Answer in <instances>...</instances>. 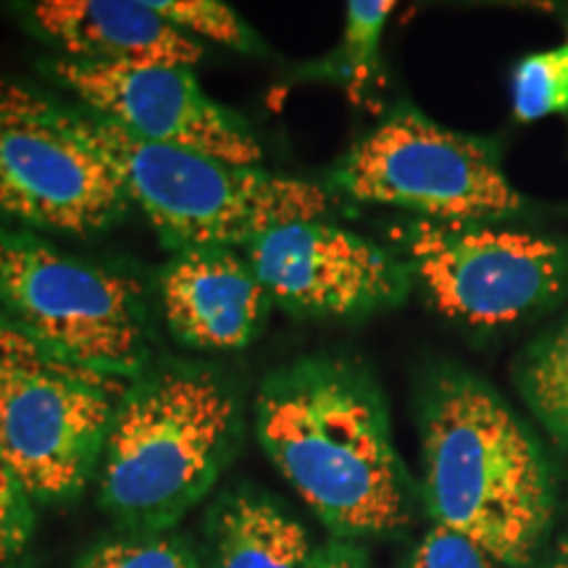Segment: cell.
Wrapping results in <instances>:
<instances>
[{
  "mask_svg": "<svg viewBox=\"0 0 568 568\" xmlns=\"http://www.w3.org/2000/svg\"><path fill=\"white\" fill-rule=\"evenodd\" d=\"M240 408L219 374L163 366L132 382L101 458V497L138 529L172 527L232 456Z\"/></svg>",
  "mask_w": 568,
  "mask_h": 568,
  "instance_id": "cell-3",
  "label": "cell"
},
{
  "mask_svg": "<svg viewBox=\"0 0 568 568\" xmlns=\"http://www.w3.org/2000/svg\"><path fill=\"white\" fill-rule=\"evenodd\" d=\"M424 497L435 524L508 568L535 564L552 516L548 456L495 389L464 372L432 379L422 406Z\"/></svg>",
  "mask_w": 568,
  "mask_h": 568,
  "instance_id": "cell-2",
  "label": "cell"
},
{
  "mask_svg": "<svg viewBox=\"0 0 568 568\" xmlns=\"http://www.w3.org/2000/svg\"><path fill=\"white\" fill-rule=\"evenodd\" d=\"M153 11L195 42L209 40L237 53L261 51V40L237 17L232 6L219 0H151Z\"/></svg>",
  "mask_w": 568,
  "mask_h": 568,
  "instance_id": "cell-18",
  "label": "cell"
},
{
  "mask_svg": "<svg viewBox=\"0 0 568 568\" xmlns=\"http://www.w3.org/2000/svg\"><path fill=\"white\" fill-rule=\"evenodd\" d=\"M63 122L90 142L174 251L240 247L274 226L322 219L329 195L314 182L264 166H237L213 155L132 138L88 109L59 103Z\"/></svg>",
  "mask_w": 568,
  "mask_h": 568,
  "instance_id": "cell-4",
  "label": "cell"
},
{
  "mask_svg": "<svg viewBox=\"0 0 568 568\" xmlns=\"http://www.w3.org/2000/svg\"><path fill=\"white\" fill-rule=\"evenodd\" d=\"M332 184L429 222H497L524 209L489 142L400 105L343 155Z\"/></svg>",
  "mask_w": 568,
  "mask_h": 568,
  "instance_id": "cell-6",
  "label": "cell"
},
{
  "mask_svg": "<svg viewBox=\"0 0 568 568\" xmlns=\"http://www.w3.org/2000/svg\"><path fill=\"white\" fill-rule=\"evenodd\" d=\"M410 274L439 314L497 329L550 308L568 293V245L497 222H429L397 232Z\"/></svg>",
  "mask_w": 568,
  "mask_h": 568,
  "instance_id": "cell-7",
  "label": "cell"
},
{
  "mask_svg": "<svg viewBox=\"0 0 568 568\" xmlns=\"http://www.w3.org/2000/svg\"><path fill=\"white\" fill-rule=\"evenodd\" d=\"M80 568H195V564L180 545L166 539H126L95 548Z\"/></svg>",
  "mask_w": 568,
  "mask_h": 568,
  "instance_id": "cell-21",
  "label": "cell"
},
{
  "mask_svg": "<svg viewBox=\"0 0 568 568\" xmlns=\"http://www.w3.org/2000/svg\"><path fill=\"white\" fill-rule=\"evenodd\" d=\"M403 568H508L497 560L493 552L474 542L471 537L460 535L456 529H447L435 524L426 531L422 542L410 552Z\"/></svg>",
  "mask_w": 568,
  "mask_h": 568,
  "instance_id": "cell-19",
  "label": "cell"
},
{
  "mask_svg": "<svg viewBox=\"0 0 568 568\" xmlns=\"http://www.w3.org/2000/svg\"><path fill=\"white\" fill-rule=\"evenodd\" d=\"M245 258L272 303L301 316L347 318L387 308L406 295L410 274L385 247L324 219L258 234Z\"/></svg>",
  "mask_w": 568,
  "mask_h": 568,
  "instance_id": "cell-11",
  "label": "cell"
},
{
  "mask_svg": "<svg viewBox=\"0 0 568 568\" xmlns=\"http://www.w3.org/2000/svg\"><path fill=\"white\" fill-rule=\"evenodd\" d=\"M566 45H568V40H566Z\"/></svg>",
  "mask_w": 568,
  "mask_h": 568,
  "instance_id": "cell-25",
  "label": "cell"
},
{
  "mask_svg": "<svg viewBox=\"0 0 568 568\" xmlns=\"http://www.w3.org/2000/svg\"><path fill=\"white\" fill-rule=\"evenodd\" d=\"M132 382L42 355L0 379V453L34 503L80 495Z\"/></svg>",
  "mask_w": 568,
  "mask_h": 568,
  "instance_id": "cell-9",
  "label": "cell"
},
{
  "mask_svg": "<svg viewBox=\"0 0 568 568\" xmlns=\"http://www.w3.org/2000/svg\"><path fill=\"white\" fill-rule=\"evenodd\" d=\"M84 109L132 138L261 166L264 148L237 113L216 103L187 67H122L53 59L45 67Z\"/></svg>",
  "mask_w": 568,
  "mask_h": 568,
  "instance_id": "cell-10",
  "label": "cell"
},
{
  "mask_svg": "<svg viewBox=\"0 0 568 568\" xmlns=\"http://www.w3.org/2000/svg\"><path fill=\"white\" fill-rule=\"evenodd\" d=\"M211 537L219 568H314L305 529L258 493L226 495L211 516Z\"/></svg>",
  "mask_w": 568,
  "mask_h": 568,
  "instance_id": "cell-14",
  "label": "cell"
},
{
  "mask_svg": "<svg viewBox=\"0 0 568 568\" xmlns=\"http://www.w3.org/2000/svg\"><path fill=\"white\" fill-rule=\"evenodd\" d=\"M34 531V500L0 453V566L24 552Z\"/></svg>",
  "mask_w": 568,
  "mask_h": 568,
  "instance_id": "cell-20",
  "label": "cell"
},
{
  "mask_svg": "<svg viewBox=\"0 0 568 568\" xmlns=\"http://www.w3.org/2000/svg\"><path fill=\"white\" fill-rule=\"evenodd\" d=\"M314 568H366L364 556L353 545L335 542L329 548H322L314 558Z\"/></svg>",
  "mask_w": 568,
  "mask_h": 568,
  "instance_id": "cell-23",
  "label": "cell"
},
{
  "mask_svg": "<svg viewBox=\"0 0 568 568\" xmlns=\"http://www.w3.org/2000/svg\"><path fill=\"white\" fill-rule=\"evenodd\" d=\"M126 205L111 163L63 122L59 103L0 80V219L84 237L116 224Z\"/></svg>",
  "mask_w": 568,
  "mask_h": 568,
  "instance_id": "cell-8",
  "label": "cell"
},
{
  "mask_svg": "<svg viewBox=\"0 0 568 568\" xmlns=\"http://www.w3.org/2000/svg\"><path fill=\"white\" fill-rule=\"evenodd\" d=\"M172 335L197 351H240L266 322L272 297L234 247L176 251L159 276Z\"/></svg>",
  "mask_w": 568,
  "mask_h": 568,
  "instance_id": "cell-12",
  "label": "cell"
},
{
  "mask_svg": "<svg viewBox=\"0 0 568 568\" xmlns=\"http://www.w3.org/2000/svg\"><path fill=\"white\" fill-rule=\"evenodd\" d=\"M0 314L53 358L132 379L148 358L138 287L0 224Z\"/></svg>",
  "mask_w": 568,
  "mask_h": 568,
  "instance_id": "cell-5",
  "label": "cell"
},
{
  "mask_svg": "<svg viewBox=\"0 0 568 568\" xmlns=\"http://www.w3.org/2000/svg\"><path fill=\"white\" fill-rule=\"evenodd\" d=\"M24 17L59 59L187 69L203 59L201 42L176 32L151 0H40Z\"/></svg>",
  "mask_w": 568,
  "mask_h": 568,
  "instance_id": "cell-13",
  "label": "cell"
},
{
  "mask_svg": "<svg viewBox=\"0 0 568 568\" xmlns=\"http://www.w3.org/2000/svg\"><path fill=\"white\" fill-rule=\"evenodd\" d=\"M516 382L550 443L568 456V322L529 347Z\"/></svg>",
  "mask_w": 568,
  "mask_h": 568,
  "instance_id": "cell-15",
  "label": "cell"
},
{
  "mask_svg": "<svg viewBox=\"0 0 568 568\" xmlns=\"http://www.w3.org/2000/svg\"><path fill=\"white\" fill-rule=\"evenodd\" d=\"M395 3L353 0L345 6L343 40L329 55L324 77L343 84L353 103H368V90L379 77V42Z\"/></svg>",
  "mask_w": 568,
  "mask_h": 568,
  "instance_id": "cell-16",
  "label": "cell"
},
{
  "mask_svg": "<svg viewBox=\"0 0 568 568\" xmlns=\"http://www.w3.org/2000/svg\"><path fill=\"white\" fill-rule=\"evenodd\" d=\"M514 113L518 122L568 113V45L531 53L514 71Z\"/></svg>",
  "mask_w": 568,
  "mask_h": 568,
  "instance_id": "cell-17",
  "label": "cell"
},
{
  "mask_svg": "<svg viewBox=\"0 0 568 568\" xmlns=\"http://www.w3.org/2000/svg\"><path fill=\"white\" fill-rule=\"evenodd\" d=\"M255 435L305 506L339 537L410 521V487L372 379L345 361L303 358L268 376Z\"/></svg>",
  "mask_w": 568,
  "mask_h": 568,
  "instance_id": "cell-1",
  "label": "cell"
},
{
  "mask_svg": "<svg viewBox=\"0 0 568 568\" xmlns=\"http://www.w3.org/2000/svg\"><path fill=\"white\" fill-rule=\"evenodd\" d=\"M42 355H51L42 351L40 345H34L24 332H19L9 318L0 314V379L6 374H11L13 368L32 364V361L42 358Z\"/></svg>",
  "mask_w": 568,
  "mask_h": 568,
  "instance_id": "cell-22",
  "label": "cell"
},
{
  "mask_svg": "<svg viewBox=\"0 0 568 568\" xmlns=\"http://www.w3.org/2000/svg\"><path fill=\"white\" fill-rule=\"evenodd\" d=\"M542 568H568V535L556 545V550L550 552L548 564Z\"/></svg>",
  "mask_w": 568,
  "mask_h": 568,
  "instance_id": "cell-24",
  "label": "cell"
}]
</instances>
